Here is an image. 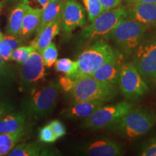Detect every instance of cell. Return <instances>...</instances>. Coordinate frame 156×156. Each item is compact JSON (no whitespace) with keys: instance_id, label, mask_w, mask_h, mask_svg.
Returning a JSON list of instances; mask_svg holds the SVG:
<instances>
[{"instance_id":"1","label":"cell","mask_w":156,"mask_h":156,"mask_svg":"<svg viewBox=\"0 0 156 156\" xmlns=\"http://www.w3.org/2000/svg\"><path fill=\"white\" fill-rule=\"evenodd\" d=\"M72 103L83 101H97L107 103L118 95L115 85L104 83L91 76L80 77L75 80V85L70 91Z\"/></svg>"},{"instance_id":"2","label":"cell","mask_w":156,"mask_h":156,"mask_svg":"<svg viewBox=\"0 0 156 156\" xmlns=\"http://www.w3.org/2000/svg\"><path fill=\"white\" fill-rule=\"evenodd\" d=\"M118 53L105 41H96L80 54L77 59V69L69 77L76 80L80 77L90 76L98 68Z\"/></svg>"},{"instance_id":"3","label":"cell","mask_w":156,"mask_h":156,"mask_svg":"<svg viewBox=\"0 0 156 156\" xmlns=\"http://www.w3.org/2000/svg\"><path fill=\"white\" fill-rule=\"evenodd\" d=\"M59 90L60 85L54 82L34 88L30 95L23 101V112L36 119L46 116L56 106Z\"/></svg>"},{"instance_id":"4","label":"cell","mask_w":156,"mask_h":156,"mask_svg":"<svg viewBox=\"0 0 156 156\" xmlns=\"http://www.w3.org/2000/svg\"><path fill=\"white\" fill-rule=\"evenodd\" d=\"M156 123V114L149 109L132 108L113 126L117 133L129 139L147 134Z\"/></svg>"},{"instance_id":"5","label":"cell","mask_w":156,"mask_h":156,"mask_svg":"<svg viewBox=\"0 0 156 156\" xmlns=\"http://www.w3.org/2000/svg\"><path fill=\"white\" fill-rule=\"evenodd\" d=\"M127 13L124 7L103 11L91 24L83 29L80 38L86 41L108 40L118 23L127 17Z\"/></svg>"},{"instance_id":"6","label":"cell","mask_w":156,"mask_h":156,"mask_svg":"<svg viewBox=\"0 0 156 156\" xmlns=\"http://www.w3.org/2000/svg\"><path fill=\"white\" fill-rule=\"evenodd\" d=\"M146 28L135 20L126 17L115 27L110 38L124 53L129 55L133 53L143 39Z\"/></svg>"},{"instance_id":"7","label":"cell","mask_w":156,"mask_h":156,"mask_svg":"<svg viewBox=\"0 0 156 156\" xmlns=\"http://www.w3.org/2000/svg\"><path fill=\"white\" fill-rule=\"evenodd\" d=\"M132 62L147 84L156 85V35L144 37L134 51Z\"/></svg>"},{"instance_id":"8","label":"cell","mask_w":156,"mask_h":156,"mask_svg":"<svg viewBox=\"0 0 156 156\" xmlns=\"http://www.w3.org/2000/svg\"><path fill=\"white\" fill-rule=\"evenodd\" d=\"M134 105L128 101L116 104L103 106L90 116L85 119L82 126L92 130L101 129L113 126L133 108Z\"/></svg>"},{"instance_id":"9","label":"cell","mask_w":156,"mask_h":156,"mask_svg":"<svg viewBox=\"0 0 156 156\" xmlns=\"http://www.w3.org/2000/svg\"><path fill=\"white\" fill-rule=\"evenodd\" d=\"M119 85L126 98L136 99L149 91V87L133 62L121 64Z\"/></svg>"},{"instance_id":"10","label":"cell","mask_w":156,"mask_h":156,"mask_svg":"<svg viewBox=\"0 0 156 156\" xmlns=\"http://www.w3.org/2000/svg\"><path fill=\"white\" fill-rule=\"evenodd\" d=\"M45 66L41 54L34 51L23 63L21 84L25 87H33L45 77Z\"/></svg>"},{"instance_id":"11","label":"cell","mask_w":156,"mask_h":156,"mask_svg":"<svg viewBox=\"0 0 156 156\" xmlns=\"http://www.w3.org/2000/svg\"><path fill=\"white\" fill-rule=\"evenodd\" d=\"M85 23V11L80 3L77 0H66L61 16L62 30L64 34H69Z\"/></svg>"},{"instance_id":"12","label":"cell","mask_w":156,"mask_h":156,"mask_svg":"<svg viewBox=\"0 0 156 156\" xmlns=\"http://www.w3.org/2000/svg\"><path fill=\"white\" fill-rule=\"evenodd\" d=\"M85 155L91 156H119L123 155L120 145L108 138H101L90 142L83 147Z\"/></svg>"},{"instance_id":"13","label":"cell","mask_w":156,"mask_h":156,"mask_svg":"<svg viewBox=\"0 0 156 156\" xmlns=\"http://www.w3.org/2000/svg\"><path fill=\"white\" fill-rule=\"evenodd\" d=\"M121 54L119 52L116 56L111 58L98 67L90 76L95 79L104 83L117 85L119 83L120 68Z\"/></svg>"},{"instance_id":"14","label":"cell","mask_w":156,"mask_h":156,"mask_svg":"<svg viewBox=\"0 0 156 156\" xmlns=\"http://www.w3.org/2000/svg\"><path fill=\"white\" fill-rule=\"evenodd\" d=\"M127 16L146 27L156 25V3L133 4Z\"/></svg>"},{"instance_id":"15","label":"cell","mask_w":156,"mask_h":156,"mask_svg":"<svg viewBox=\"0 0 156 156\" xmlns=\"http://www.w3.org/2000/svg\"><path fill=\"white\" fill-rule=\"evenodd\" d=\"M61 30V19L46 25L36 33V36L31 41V46L36 51L41 53L45 48L47 47L56 36L59 34Z\"/></svg>"},{"instance_id":"16","label":"cell","mask_w":156,"mask_h":156,"mask_svg":"<svg viewBox=\"0 0 156 156\" xmlns=\"http://www.w3.org/2000/svg\"><path fill=\"white\" fill-rule=\"evenodd\" d=\"M105 103L97 101H83L72 103V106L66 109L64 114L73 119H86L101 108Z\"/></svg>"},{"instance_id":"17","label":"cell","mask_w":156,"mask_h":156,"mask_svg":"<svg viewBox=\"0 0 156 156\" xmlns=\"http://www.w3.org/2000/svg\"><path fill=\"white\" fill-rule=\"evenodd\" d=\"M41 13L42 11L33 9L27 7L20 34V38L23 39L30 38L34 33H37L41 23Z\"/></svg>"},{"instance_id":"18","label":"cell","mask_w":156,"mask_h":156,"mask_svg":"<svg viewBox=\"0 0 156 156\" xmlns=\"http://www.w3.org/2000/svg\"><path fill=\"white\" fill-rule=\"evenodd\" d=\"M25 125V114L9 112L0 119V133L22 132Z\"/></svg>"},{"instance_id":"19","label":"cell","mask_w":156,"mask_h":156,"mask_svg":"<svg viewBox=\"0 0 156 156\" xmlns=\"http://www.w3.org/2000/svg\"><path fill=\"white\" fill-rule=\"evenodd\" d=\"M26 8V5H25L23 2H20L12 10L7 23V34L12 36H20Z\"/></svg>"},{"instance_id":"20","label":"cell","mask_w":156,"mask_h":156,"mask_svg":"<svg viewBox=\"0 0 156 156\" xmlns=\"http://www.w3.org/2000/svg\"><path fill=\"white\" fill-rule=\"evenodd\" d=\"M65 2L66 0L59 2L50 1L48 3L46 7L42 10L41 23L37 32L44 28V26H46V25L54 22L56 20L61 19L62 13L63 11Z\"/></svg>"},{"instance_id":"21","label":"cell","mask_w":156,"mask_h":156,"mask_svg":"<svg viewBox=\"0 0 156 156\" xmlns=\"http://www.w3.org/2000/svg\"><path fill=\"white\" fill-rule=\"evenodd\" d=\"M23 135V131L14 133H0V156L8 155Z\"/></svg>"},{"instance_id":"22","label":"cell","mask_w":156,"mask_h":156,"mask_svg":"<svg viewBox=\"0 0 156 156\" xmlns=\"http://www.w3.org/2000/svg\"><path fill=\"white\" fill-rule=\"evenodd\" d=\"M42 147L38 144H20L15 146L9 156H38L41 155Z\"/></svg>"},{"instance_id":"23","label":"cell","mask_w":156,"mask_h":156,"mask_svg":"<svg viewBox=\"0 0 156 156\" xmlns=\"http://www.w3.org/2000/svg\"><path fill=\"white\" fill-rule=\"evenodd\" d=\"M56 71L62 73L64 75L72 77L77 69V61H73L70 58H64L56 60L54 64Z\"/></svg>"},{"instance_id":"24","label":"cell","mask_w":156,"mask_h":156,"mask_svg":"<svg viewBox=\"0 0 156 156\" xmlns=\"http://www.w3.org/2000/svg\"><path fill=\"white\" fill-rule=\"evenodd\" d=\"M87 13L90 22H93L103 10L100 0H82Z\"/></svg>"},{"instance_id":"25","label":"cell","mask_w":156,"mask_h":156,"mask_svg":"<svg viewBox=\"0 0 156 156\" xmlns=\"http://www.w3.org/2000/svg\"><path fill=\"white\" fill-rule=\"evenodd\" d=\"M45 67L50 68L55 64L58 57V50L55 44L51 42L41 53Z\"/></svg>"},{"instance_id":"26","label":"cell","mask_w":156,"mask_h":156,"mask_svg":"<svg viewBox=\"0 0 156 156\" xmlns=\"http://www.w3.org/2000/svg\"><path fill=\"white\" fill-rule=\"evenodd\" d=\"M34 51H36V49L31 45L29 46H19L13 51L12 54V60L23 64Z\"/></svg>"},{"instance_id":"27","label":"cell","mask_w":156,"mask_h":156,"mask_svg":"<svg viewBox=\"0 0 156 156\" xmlns=\"http://www.w3.org/2000/svg\"><path fill=\"white\" fill-rule=\"evenodd\" d=\"M14 80V72L9 65L0 67V89L10 85Z\"/></svg>"},{"instance_id":"28","label":"cell","mask_w":156,"mask_h":156,"mask_svg":"<svg viewBox=\"0 0 156 156\" xmlns=\"http://www.w3.org/2000/svg\"><path fill=\"white\" fill-rule=\"evenodd\" d=\"M13 51L14 49L3 37L0 38V56L3 58L4 60L6 62L11 60Z\"/></svg>"},{"instance_id":"29","label":"cell","mask_w":156,"mask_h":156,"mask_svg":"<svg viewBox=\"0 0 156 156\" xmlns=\"http://www.w3.org/2000/svg\"><path fill=\"white\" fill-rule=\"evenodd\" d=\"M39 139L41 141L45 142V143H51L57 140L48 125L45 126L40 130Z\"/></svg>"},{"instance_id":"30","label":"cell","mask_w":156,"mask_h":156,"mask_svg":"<svg viewBox=\"0 0 156 156\" xmlns=\"http://www.w3.org/2000/svg\"><path fill=\"white\" fill-rule=\"evenodd\" d=\"M48 125L50 126L51 129L53 132L56 139H58V138L62 137V136L65 135L66 129L64 127V124L58 120L52 121Z\"/></svg>"},{"instance_id":"31","label":"cell","mask_w":156,"mask_h":156,"mask_svg":"<svg viewBox=\"0 0 156 156\" xmlns=\"http://www.w3.org/2000/svg\"><path fill=\"white\" fill-rule=\"evenodd\" d=\"M49 2L50 0H22L21 2L29 8L42 11Z\"/></svg>"},{"instance_id":"32","label":"cell","mask_w":156,"mask_h":156,"mask_svg":"<svg viewBox=\"0 0 156 156\" xmlns=\"http://www.w3.org/2000/svg\"><path fill=\"white\" fill-rule=\"evenodd\" d=\"M140 155L142 156H156V137L148 141L144 145Z\"/></svg>"},{"instance_id":"33","label":"cell","mask_w":156,"mask_h":156,"mask_svg":"<svg viewBox=\"0 0 156 156\" xmlns=\"http://www.w3.org/2000/svg\"><path fill=\"white\" fill-rule=\"evenodd\" d=\"M58 85L62 87L64 91L67 93H69L74 88L75 85V80L72 79L68 76L64 75L61 77L58 80Z\"/></svg>"},{"instance_id":"34","label":"cell","mask_w":156,"mask_h":156,"mask_svg":"<svg viewBox=\"0 0 156 156\" xmlns=\"http://www.w3.org/2000/svg\"><path fill=\"white\" fill-rule=\"evenodd\" d=\"M103 11L116 8L120 5L122 0H100Z\"/></svg>"},{"instance_id":"35","label":"cell","mask_w":156,"mask_h":156,"mask_svg":"<svg viewBox=\"0 0 156 156\" xmlns=\"http://www.w3.org/2000/svg\"><path fill=\"white\" fill-rule=\"evenodd\" d=\"M12 106L9 105L8 103L1 102L0 101V119L2 118L3 116H5L6 114L12 111Z\"/></svg>"},{"instance_id":"36","label":"cell","mask_w":156,"mask_h":156,"mask_svg":"<svg viewBox=\"0 0 156 156\" xmlns=\"http://www.w3.org/2000/svg\"><path fill=\"white\" fill-rule=\"evenodd\" d=\"M132 5L136 3H156V0H129Z\"/></svg>"},{"instance_id":"37","label":"cell","mask_w":156,"mask_h":156,"mask_svg":"<svg viewBox=\"0 0 156 156\" xmlns=\"http://www.w3.org/2000/svg\"><path fill=\"white\" fill-rule=\"evenodd\" d=\"M7 64L6 63L5 60L3 59V58L0 56V67H5L7 66Z\"/></svg>"},{"instance_id":"38","label":"cell","mask_w":156,"mask_h":156,"mask_svg":"<svg viewBox=\"0 0 156 156\" xmlns=\"http://www.w3.org/2000/svg\"><path fill=\"white\" fill-rule=\"evenodd\" d=\"M9 1H11V2H21V1H22V0H9Z\"/></svg>"},{"instance_id":"39","label":"cell","mask_w":156,"mask_h":156,"mask_svg":"<svg viewBox=\"0 0 156 156\" xmlns=\"http://www.w3.org/2000/svg\"><path fill=\"white\" fill-rule=\"evenodd\" d=\"M3 2H0V12H1L2 9V7H3Z\"/></svg>"},{"instance_id":"40","label":"cell","mask_w":156,"mask_h":156,"mask_svg":"<svg viewBox=\"0 0 156 156\" xmlns=\"http://www.w3.org/2000/svg\"><path fill=\"white\" fill-rule=\"evenodd\" d=\"M50 1H53V2H59V1H65V0H50Z\"/></svg>"},{"instance_id":"41","label":"cell","mask_w":156,"mask_h":156,"mask_svg":"<svg viewBox=\"0 0 156 156\" xmlns=\"http://www.w3.org/2000/svg\"><path fill=\"white\" fill-rule=\"evenodd\" d=\"M2 37H3V34H2L1 32H0V38H2Z\"/></svg>"}]
</instances>
